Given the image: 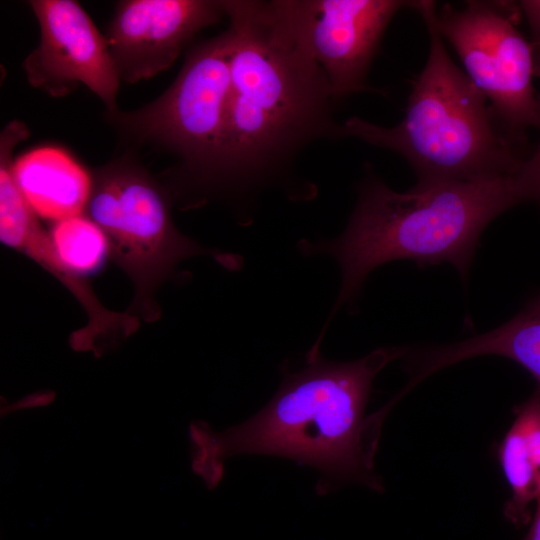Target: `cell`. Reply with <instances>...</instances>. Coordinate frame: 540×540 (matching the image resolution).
<instances>
[{
	"instance_id": "cell-1",
	"label": "cell",
	"mask_w": 540,
	"mask_h": 540,
	"mask_svg": "<svg viewBox=\"0 0 540 540\" xmlns=\"http://www.w3.org/2000/svg\"><path fill=\"white\" fill-rule=\"evenodd\" d=\"M230 91L212 187L247 191L288 172L301 151L342 138L335 101L306 38L302 0H224Z\"/></svg>"
},
{
	"instance_id": "cell-2",
	"label": "cell",
	"mask_w": 540,
	"mask_h": 540,
	"mask_svg": "<svg viewBox=\"0 0 540 540\" xmlns=\"http://www.w3.org/2000/svg\"><path fill=\"white\" fill-rule=\"evenodd\" d=\"M404 352L378 348L354 361L335 362L313 346L300 370L283 367L275 395L245 422L224 431L202 420L189 424L192 472L212 491L224 477L227 459L268 455L314 468L319 495L348 483L382 492L374 458L384 419L365 410L377 374Z\"/></svg>"
},
{
	"instance_id": "cell-3",
	"label": "cell",
	"mask_w": 540,
	"mask_h": 540,
	"mask_svg": "<svg viewBox=\"0 0 540 540\" xmlns=\"http://www.w3.org/2000/svg\"><path fill=\"white\" fill-rule=\"evenodd\" d=\"M515 205L510 176L417 183L401 193L368 174L345 231L333 240L300 245L308 255H331L341 268V289L326 327L341 306L357 297L367 275L384 263L448 262L466 278L484 229Z\"/></svg>"
},
{
	"instance_id": "cell-4",
	"label": "cell",
	"mask_w": 540,
	"mask_h": 540,
	"mask_svg": "<svg viewBox=\"0 0 540 540\" xmlns=\"http://www.w3.org/2000/svg\"><path fill=\"white\" fill-rule=\"evenodd\" d=\"M430 39L426 64L412 85L402 121L382 127L347 119L354 137L403 156L418 183L473 182L511 176L527 157L494 117L486 97L451 59L436 23L434 1H413Z\"/></svg>"
},
{
	"instance_id": "cell-5",
	"label": "cell",
	"mask_w": 540,
	"mask_h": 540,
	"mask_svg": "<svg viewBox=\"0 0 540 540\" xmlns=\"http://www.w3.org/2000/svg\"><path fill=\"white\" fill-rule=\"evenodd\" d=\"M91 177L85 214L103 230L110 258L134 284L128 313L156 320L159 308L154 295L176 265L195 255L216 254L176 228L166 190L131 157L98 167Z\"/></svg>"
},
{
	"instance_id": "cell-6",
	"label": "cell",
	"mask_w": 540,
	"mask_h": 540,
	"mask_svg": "<svg viewBox=\"0 0 540 540\" xmlns=\"http://www.w3.org/2000/svg\"><path fill=\"white\" fill-rule=\"evenodd\" d=\"M227 30L188 51L169 88L147 105L108 112L124 136L164 148L182 161L186 182L212 187L220 160L230 91Z\"/></svg>"
},
{
	"instance_id": "cell-7",
	"label": "cell",
	"mask_w": 540,
	"mask_h": 540,
	"mask_svg": "<svg viewBox=\"0 0 540 540\" xmlns=\"http://www.w3.org/2000/svg\"><path fill=\"white\" fill-rule=\"evenodd\" d=\"M519 9L509 2L467 1L436 13L442 37L456 50L466 74L490 101V109L517 144L538 124L530 43L516 28Z\"/></svg>"
},
{
	"instance_id": "cell-8",
	"label": "cell",
	"mask_w": 540,
	"mask_h": 540,
	"mask_svg": "<svg viewBox=\"0 0 540 540\" xmlns=\"http://www.w3.org/2000/svg\"><path fill=\"white\" fill-rule=\"evenodd\" d=\"M40 42L25 58L27 81L53 97L80 84L95 93L108 112L117 108L120 78L103 36L77 1L32 0Z\"/></svg>"
},
{
	"instance_id": "cell-9",
	"label": "cell",
	"mask_w": 540,
	"mask_h": 540,
	"mask_svg": "<svg viewBox=\"0 0 540 540\" xmlns=\"http://www.w3.org/2000/svg\"><path fill=\"white\" fill-rule=\"evenodd\" d=\"M224 16L223 1L118 2L105 38L120 80L133 84L168 69L199 31Z\"/></svg>"
},
{
	"instance_id": "cell-10",
	"label": "cell",
	"mask_w": 540,
	"mask_h": 540,
	"mask_svg": "<svg viewBox=\"0 0 540 540\" xmlns=\"http://www.w3.org/2000/svg\"><path fill=\"white\" fill-rule=\"evenodd\" d=\"M412 3L303 0L307 42L335 101L368 90L367 73L389 22Z\"/></svg>"
},
{
	"instance_id": "cell-11",
	"label": "cell",
	"mask_w": 540,
	"mask_h": 540,
	"mask_svg": "<svg viewBox=\"0 0 540 540\" xmlns=\"http://www.w3.org/2000/svg\"><path fill=\"white\" fill-rule=\"evenodd\" d=\"M0 239L4 245L27 255L49 271L71 291L85 309L87 325L74 332L69 340L74 351L93 352L95 357H100L138 328L136 316L106 309L84 278L73 274L60 262L49 233L43 229L36 215L23 224L0 233Z\"/></svg>"
},
{
	"instance_id": "cell-12",
	"label": "cell",
	"mask_w": 540,
	"mask_h": 540,
	"mask_svg": "<svg viewBox=\"0 0 540 540\" xmlns=\"http://www.w3.org/2000/svg\"><path fill=\"white\" fill-rule=\"evenodd\" d=\"M16 183L33 212L57 222L85 214L92 177L70 154L38 147L14 161Z\"/></svg>"
},
{
	"instance_id": "cell-13",
	"label": "cell",
	"mask_w": 540,
	"mask_h": 540,
	"mask_svg": "<svg viewBox=\"0 0 540 540\" xmlns=\"http://www.w3.org/2000/svg\"><path fill=\"white\" fill-rule=\"evenodd\" d=\"M484 355L517 362L540 386V294L512 319L491 331L455 343L418 348L414 362L419 375L426 379L445 367Z\"/></svg>"
},
{
	"instance_id": "cell-14",
	"label": "cell",
	"mask_w": 540,
	"mask_h": 540,
	"mask_svg": "<svg viewBox=\"0 0 540 540\" xmlns=\"http://www.w3.org/2000/svg\"><path fill=\"white\" fill-rule=\"evenodd\" d=\"M497 454L511 492L504 516L522 527L531 520L530 505L540 499V386L517 407Z\"/></svg>"
},
{
	"instance_id": "cell-15",
	"label": "cell",
	"mask_w": 540,
	"mask_h": 540,
	"mask_svg": "<svg viewBox=\"0 0 540 540\" xmlns=\"http://www.w3.org/2000/svg\"><path fill=\"white\" fill-rule=\"evenodd\" d=\"M48 233L60 262L78 277L99 271L110 258L105 233L86 214L53 222Z\"/></svg>"
},
{
	"instance_id": "cell-16",
	"label": "cell",
	"mask_w": 540,
	"mask_h": 540,
	"mask_svg": "<svg viewBox=\"0 0 540 540\" xmlns=\"http://www.w3.org/2000/svg\"><path fill=\"white\" fill-rule=\"evenodd\" d=\"M537 113V127L540 128V93L537 94ZM510 181L517 205L531 201L540 203V144L522 161Z\"/></svg>"
},
{
	"instance_id": "cell-17",
	"label": "cell",
	"mask_w": 540,
	"mask_h": 540,
	"mask_svg": "<svg viewBox=\"0 0 540 540\" xmlns=\"http://www.w3.org/2000/svg\"><path fill=\"white\" fill-rule=\"evenodd\" d=\"M519 7L525 14L531 30L530 47L534 75L540 76V0L520 1Z\"/></svg>"
},
{
	"instance_id": "cell-18",
	"label": "cell",
	"mask_w": 540,
	"mask_h": 540,
	"mask_svg": "<svg viewBox=\"0 0 540 540\" xmlns=\"http://www.w3.org/2000/svg\"><path fill=\"white\" fill-rule=\"evenodd\" d=\"M55 397L52 390L37 391L25 395L13 403L1 405L0 416L3 418L17 411L45 408L54 402Z\"/></svg>"
},
{
	"instance_id": "cell-19",
	"label": "cell",
	"mask_w": 540,
	"mask_h": 540,
	"mask_svg": "<svg viewBox=\"0 0 540 540\" xmlns=\"http://www.w3.org/2000/svg\"><path fill=\"white\" fill-rule=\"evenodd\" d=\"M523 540H540V499L537 502L530 528Z\"/></svg>"
}]
</instances>
